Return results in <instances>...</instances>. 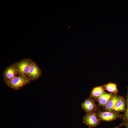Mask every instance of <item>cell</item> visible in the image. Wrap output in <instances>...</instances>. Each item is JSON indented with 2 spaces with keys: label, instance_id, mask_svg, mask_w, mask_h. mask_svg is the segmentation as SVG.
<instances>
[{
  "label": "cell",
  "instance_id": "obj_5",
  "mask_svg": "<svg viewBox=\"0 0 128 128\" xmlns=\"http://www.w3.org/2000/svg\"><path fill=\"white\" fill-rule=\"evenodd\" d=\"M82 107L86 114L96 112L99 109L96 104L95 100L90 97L85 100L82 104Z\"/></svg>",
  "mask_w": 128,
  "mask_h": 128
},
{
  "label": "cell",
  "instance_id": "obj_7",
  "mask_svg": "<svg viewBox=\"0 0 128 128\" xmlns=\"http://www.w3.org/2000/svg\"><path fill=\"white\" fill-rule=\"evenodd\" d=\"M18 74L17 71L15 64L7 67L3 74L4 81L12 79Z\"/></svg>",
  "mask_w": 128,
  "mask_h": 128
},
{
  "label": "cell",
  "instance_id": "obj_9",
  "mask_svg": "<svg viewBox=\"0 0 128 128\" xmlns=\"http://www.w3.org/2000/svg\"><path fill=\"white\" fill-rule=\"evenodd\" d=\"M114 94L105 92L94 100L98 102L99 105L105 108L108 102L112 96Z\"/></svg>",
  "mask_w": 128,
  "mask_h": 128
},
{
  "label": "cell",
  "instance_id": "obj_3",
  "mask_svg": "<svg viewBox=\"0 0 128 128\" xmlns=\"http://www.w3.org/2000/svg\"><path fill=\"white\" fill-rule=\"evenodd\" d=\"M32 61L30 59H26L15 63L18 74L28 76L29 71Z\"/></svg>",
  "mask_w": 128,
  "mask_h": 128
},
{
  "label": "cell",
  "instance_id": "obj_11",
  "mask_svg": "<svg viewBox=\"0 0 128 128\" xmlns=\"http://www.w3.org/2000/svg\"><path fill=\"white\" fill-rule=\"evenodd\" d=\"M105 90L103 86L94 87L91 92L90 97L94 100L105 92Z\"/></svg>",
  "mask_w": 128,
  "mask_h": 128
},
{
  "label": "cell",
  "instance_id": "obj_13",
  "mask_svg": "<svg viewBox=\"0 0 128 128\" xmlns=\"http://www.w3.org/2000/svg\"><path fill=\"white\" fill-rule=\"evenodd\" d=\"M103 86L105 90L111 93L117 94L118 93L117 85L115 83L110 82Z\"/></svg>",
  "mask_w": 128,
  "mask_h": 128
},
{
  "label": "cell",
  "instance_id": "obj_4",
  "mask_svg": "<svg viewBox=\"0 0 128 128\" xmlns=\"http://www.w3.org/2000/svg\"><path fill=\"white\" fill-rule=\"evenodd\" d=\"M96 112L89 114H86L83 118V122L92 128L97 126L101 123V121L98 118Z\"/></svg>",
  "mask_w": 128,
  "mask_h": 128
},
{
  "label": "cell",
  "instance_id": "obj_14",
  "mask_svg": "<svg viewBox=\"0 0 128 128\" xmlns=\"http://www.w3.org/2000/svg\"><path fill=\"white\" fill-rule=\"evenodd\" d=\"M123 126V123H122L119 125L116 126L113 128H119L120 127H121Z\"/></svg>",
  "mask_w": 128,
  "mask_h": 128
},
{
  "label": "cell",
  "instance_id": "obj_1",
  "mask_svg": "<svg viewBox=\"0 0 128 128\" xmlns=\"http://www.w3.org/2000/svg\"><path fill=\"white\" fill-rule=\"evenodd\" d=\"M31 80L28 76L19 75L10 79L4 81L6 85L11 89L17 90L29 83Z\"/></svg>",
  "mask_w": 128,
  "mask_h": 128
},
{
  "label": "cell",
  "instance_id": "obj_12",
  "mask_svg": "<svg viewBox=\"0 0 128 128\" xmlns=\"http://www.w3.org/2000/svg\"><path fill=\"white\" fill-rule=\"evenodd\" d=\"M126 99V109L121 119L123 126L126 128H128V86L127 88V92Z\"/></svg>",
  "mask_w": 128,
  "mask_h": 128
},
{
  "label": "cell",
  "instance_id": "obj_6",
  "mask_svg": "<svg viewBox=\"0 0 128 128\" xmlns=\"http://www.w3.org/2000/svg\"><path fill=\"white\" fill-rule=\"evenodd\" d=\"M41 71L39 68L34 61H32L31 65L28 73V76L31 80L34 81L41 75Z\"/></svg>",
  "mask_w": 128,
  "mask_h": 128
},
{
  "label": "cell",
  "instance_id": "obj_2",
  "mask_svg": "<svg viewBox=\"0 0 128 128\" xmlns=\"http://www.w3.org/2000/svg\"><path fill=\"white\" fill-rule=\"evenodd\" d=\"M98 118L101 121L111 122L118 118L122 119L123 114L114 111H102L99 109L96 112Z\"/></svg>",
  "mask_w": 128,
  "mask_h": 128
},
{
  "label": "cell",
  "instance_id": "obj_10",
  "mask_svg": "<svg viewBox=\"0 0 128 128\" xmlns=\"http://www.w3.org/2000/svg\"><path fill=\"white\" fill-rule=\"evenodd\" d=\"M119 97V95L114 94L104 108L105 110L107 111H112L113 108L118 101Z\"/></svg>",
  "mask_w": 128,
  "mask_h": 128
},
{
  "label": "cell",
  "instance_id": "obj_8",
  "mask_svg": "<svg viewBox=\"0 0 128 128\" xmlns=\"http://www.w3.org/2000/svg\"><path fill=\"white\" fill-rule=\"evenodd\" d=\"M126 99L123 96H119L118 101L113 108L112 111L124 113L126 110Z\"/></svg>",
  "mask_w": 128,
  "mask_h": 128
}]
</instances>
